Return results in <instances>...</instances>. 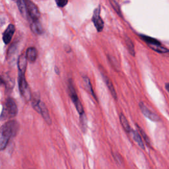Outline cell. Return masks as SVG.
I'll list each match as a JSON object with an SVG mask.
<instances>
[{"instance_id":"obj_1","label":"cell","mask_w":169,"mask_h":169,"mask_svg":"<svg viewBox=\"0 0 169 169\" xmlns=\"http://www.w3.org/2000/svg\"><path fill=\"white\" fill-rule=\"evenodd\" d=\"M19 124L16 121H9L3 124L1 128L0 136V148L4 150L6 148L11 137L16 136L19 130Z\"/></svg>"},{"instance_id":"obj_2","label":"cell","mask_w":169,"mask_h":169,"mask_svg":"<svg viewBox=\"0 0 169 169\" xmlns=\"http://www.w3.org/2000/svg\"><path fill=\"white\" fill-rule=\"evenodd\" d=\"M18 84L21 96L24 98L26 101H30L32 98L31 92L27 83V81L25 79V73L21 72H19Z\"/></svg>"},{"instance_id":"obj_3","label":"cell","mask_w":169,"mask_h":169,"mask_svg":"<svg viewBox=\"0 0 169 169\" xmlns=\"http://www.w3.org/2000/svg\"><path fill=\"white\" fill-rule=\"evenodd\" d=\"M68 88L69 90V95H70L71 98L72 99V101L74 103L75 108H76L78 113L81 115L84 114V109L83 107L82 104H81V101L77 97V95L75 91V89L73 85V83L71 80H69V85H68Z\"/></svg>"},{"instance_id":"obj_4","label":"cell","mask_w":169,"mask_h":169,"mask_svg":"<svg viewBox=\"0 0 169 169\" xmlns=\"http://www.w3.org/2000/svg\"><path fill=\"white\" fill-rule=\"evenodd\" d=\"M25 1L29 17L32 21L38 20L40 17V13L38 7L31 0H25Z\"/></svg>"},{"instance_id":"obj_5","label":"cell","mask_w":169,"mask_h":169,"mask_svg":"<svg viewBox=\"0 0 169 169\" xmlns=\"http://www.w3.org/2000/svg\"><path fill=\"white\" fill-rule=\"evenodd\" d=\"M101 13V7H97L93 13L92 21L94 23V25L96 27L98 32H101L104 28V22L100 15Z\"/></svg>"},{"instance_id":"obj_6","label":"cell","mask_w":169,"mask_h":169,"mask_svg":"<svg viewBox=\"0 0 169 169\" xmlns=\"http://www.w3.org/2000/svg\"><path fill=\"white\" fill-rule=\"evenodd\" d=\"M6 106H5V112L9 115V117H15L18 112L17 104L12 98H8L6 101Z\"/></svg>"},{"instance_id":"obj_7","label":"cell","mask_w":169,"mask_h":169,"mask_svg":"<svg viewBox=\"0 0 169 169\" xmlns=\"http://www.w3.org/2000/svg\"><path fill=\"white\" fill-rule=\"evenodd\" d=\"M139 106L142 110V112L143 113V114L148 119L153 122H159L161 120L159 116L155 113L151 112L143 102H139Z\"/></svg>"},{"instance_id":"obj_8","label":"cell","mask_w":169,"mask_h":169,"mask_svg":"<svg viewBox=\"0 0 169 169\" xmlns=\"http://www.w3.org/2000/svg\"><path fill=\"white\" fill-rule=\"evenodd\" d=\"M15 32V27L12 24H10L7 28L5 29V31L3 34V40L5 44H8L11 42Z\"/></svg>"},{"instance_id":"obj_9","label":"cell","mask_w":169,"mask_h":169,"mask_svg":"<svg viewBox=\"0 0 169 169\" xmlns=\"http://www.w3.org/2000/svg\"><path fill=\"white\" fill-rule=\"evenodd\" d=\"M40 114L42 115V116L43 117L44 120H45L46 123L50 125L52 124V120H51V118L50 116L47 108H46L44 103L42 101H40Z\"/></svg>"},{"instance_id":"obj_10","label":"cell","mask_w":169,"mask_h":169,"mask_svg":"<svg viewBox=\"0 0 169 169\" xmlns=\"http://www.w3.org/2000/svg\"><path fill=\"white\" fill-rule=\"evenodd\" d=\"M27 57L26 55H21L19 57L17 61V66H18L19 72L25 73L27 67Z\"/></svg>"},{"instance_id":"obj_11","label":"cell","mask_w":169,"mask_h":169,"mask_svg":"<svg viewBox=\"0 0 169 169\" xmlns=\"http://www.w3.org/2000/svg\"><path fill=\"white\" fill-rule=\"evenodd\" d=\"M31 31L36 34H42L43 33V28L38 20L32 21L31 22Z\"/></svg>"},{"instance_id":"obj_12","label":"cell","mask_w":169,"mask_h":169,"mask_svg":"<svg viewBox=\"0 0 169 169\" xmlns=\"http://www.w3.org/2000/svg\"><path fill=\"white\" fill-rule=\"evenodd\" d=\"M27 60L31 62H35L37 57V50L34 47H29L27 51L25 54Z\"/></svg>"},{"instance_id":"obj_13","label":"cell","mask_w":169,"mask_h":169,"mask_svg":"<svg viewBox=\"0 0 169 169\" xmlns=\"http://www.w3.org/2000/svg\"><path fill=\"white\" fill-rule=\"evenodd\" d=\"M102 77L104 80V81H105V83L108 87V88L110 92V93H111V95H112L113 98L115 99V100H117V94H116V92L114 89V87L112 85V83L111 82V81H110L106 75H104L102 74Z\"/></svg>"},{"instance_id":"obj_14","label":"cell","mask_w":169,"mask_h":169,"mask_svg":"<svg viewBox=\"0 0 169 169\" xmlns=\"http://www.w3.org/2000/svg\"><path fill=\"white\" fill-rule=\"evenodd\" d=\"M130 133H131L133 139H134V141H135L137 143V145H139V147H140V148H142V149H145L144 143L143 142L142 137L140 135H139V133L136 131H133V130H132Z\"/></svg>"},{"instance_id":"obj_15","label":"cell","mask_w":169,"mask_h":169,"mask_svg":"<svg viewBox=\"0 0 169 169\" xmlns=\"http://www.w3.org/2000/svg\"><path fill=\"white\" fill-rule=\"evenodd\" d=\"M149 47L153 50L154 51L159 52V53L161 54H168L169 53V50L165 48V47H163V46H161V44H151V45H149Z\"/></svg>"},{"instance_id":"obj_16","label":"cell","mask_w":169,"mask_h":169,"mask_svg":"<svg viewBox=\"0 0 169 169\" xmlns=\"http://www.w3.org/2000/svg\"><path fill=\"white\" fill-rule=\"evenodd\" d=\"M120 123H121L122 127H124V129L126 130V132L127 133H130L132 131V129H131L130 126L129 124V122H128L126 118L125 117V116L123 114H120Z\"/></svg>"},{"instance_id":"obj_17","label":"cell","mask_w":169,"mask_h":169,"mask_svg":"<svg viewBox=\"0 0 169 169\" xmlns=\"http://www.w3.org/2000/svg\"><path fill=\"white\" fill-rule=\"evenodd\" d=\"M83 83H84V87H85V88L89 91V93H91V95L94 97L95 98L97 99V97L95 95V92L94 91H93L92 90V85H91V81H90V79L85 76L83 77Z\"/></svg>"},{"instance_id":"obj_18","label":"cell","mask_w":169,"mask_h":169,"mask_svg":"<svg viewBox=\"0 0 169 169\" xmlns=\"http://www.w3.org/2000/svg\"><path fill=\"white\" fill-rule=\"evenodd\" d=\"M140 38L146 42L148 46L149 45H151V44H161V42L159 41H158L157 39L153 38L152 37H150L148 36H145V35H143V34H141L140 35Z\"/></svg>"},{"instance_id":"obj_19","label":"cell","mask_w":169,"mask_h":169,"mask_svg":"<svg viewBox=\"0 0 169 169\" xmlns=\"http://www.w3.org/2000/svg\"><path fill=\"white\" fill-rule=\"evenodd\" d=\"M108 59L110 64H111L112 66L114 67L115 70L117 71V72H120V66L119 63L118 62V61L116 60V58L112 56L108 55Z\"/></svg>"},{"instance_id":"obj_20","label":"cell","mask_w":169,"mask_h":169,"mask_svg":"<svg viewBox=\"0 0 169 169\" xmlns=\"http://www.w3.org/2000/svg\"><path fill=\"white\" fill-rule=\"evenodd\" d=\"M125 40H126V45H127L128 51L130 52V53L131 55L134 56H135V49H134V45L133 44V42L132 41L131 39L128 37H126Z\"/></svg>"},{"instance_id":"obj_21","label":"cell","mask_w":169,"mask_h":169,"mask_svg":"<svg viewBox=\"0 0 169 169\" xmlns=\"http://www.w3.org/2000/svg\"><path fill=\"white\" fill-rule=\"evenodd\" d=\"M2 81H4L5 87L6 89H7V91H10L13 89L14 86V82L10 77H9L8 76H5V79H2Z\"/></svg>"},{"instance_id":"obj_22","label":"cell","mask_w":169,"mask_h":169,"mask_svg":"<svg viewBox=\"0 0 169 169\" xmlns=\"http://www.w3.org/2000/svg\"><path fill=\"white\" fill-rule=\"evenodd\" d=\"M79 121H80V125L81 127V129H82L84 133H85L87 129V119L85 113L80 115Z\"/></svg>"},{"instance_id":"obj_23","label":"cell","mask_w":169,"mask_h":169,"mask_svg":"<svg viewBox=\"0 0 169 169\" xmlns=\"http://www.w3.org/2000/svg\"><path fill=\"white\" fill-rule=\"evenodd\" d=\"M17 46H18V45H17V42H15L14 43H13L10 46V47L7 50V58L12 57L15 54L16 50L17 49Z\"/></svg>"},{"instance_id":"obj_24","label":"cell","mask_w":169,"mask_h":169,"mask_svg":"<svg viewBox=\"0 0 169 169\" xmlns=\"http://www.w3.org/2000/svg\"><path fill=\"white\" fill-rule=\"evenodd\" d=\"M110 4H111V5L112 6L113 9L116 11V12L117 13L120 17H122V15H121V10H120V7L119 6L118 3L116 2L115 0H110Z\"/></svg>"},{"instance_id":"obj_25","label":"cell","mask_w":169,"mask_h":169,"mask_svg":"<svg viewBox=\"0 0 169 169\" xmlns=\"http://www.w3.org/2000/svg\"><path fill=\"white\" fill-rule=\"evenodd\" d=\"M137 127L138 128V130H139V132H140V133L142 134V136H143V137L144 139V140L145 141V142H146V143L148 145H150V140H149V139L147 135L146 134V133H145L144 132V130L142 129V128L141 127H139L138 125H137Z\"/></svg>"},{"instance_id":"obj_26","label":"cell","mask_w":169,"mask_h":169,"mask_svg":"<svg viewBox=\"0 0 169 169\" xmlns=\"http://www.w3.org/2000/svg\"><path fill=\"white\" fill-rule=\"evenodd\" d=\"M57 7L60 8L64 7L68 3V0H55Z\"/></svg>"},{"instance_id":"obj_27","label":"cell","mask_w":169,"mask_h":169,"mask_svg":"<svg viewBox=\"0 0 169 169\" xmlns=\"http://www.w3.org/2000/svg\"><path fill=\"white\" fill-rule=\"evenodd\" d=\"M113 155H114V157L116 162L118 163V165H121L122 162V159L121 158V157L118 153H114Z\"/></svg>"},{"instance_id":"obj_28","label":"cell","mask_w":169,"mask_h":169,"mask_svg":"<svg viewBox=\"0 0 169 169\" xmlns=\"http://www.w3.org/2000/svg\"><path fill=\"white\" fill-rule=\"evenodd\" d=\"M165 88H166L167 91H168V92L169 93V83H167L165 84Z\"/></svg>"},{"instance_id":"obj_29","label":"cell","mask_w":169,"mask_h":169,"mask_svg":"<svg viewBox=\"0 0 169 169\" xmlns=\"http://www.w3.org/2000/svg\"><path fill=\"white\" fill-rule=\"evenodd\" d=\"M55 71H56V73H57V74H59V73H60L59 69H58V68H57V67H55Z\"/></svg>"},{"instance_id":"obj_30","label":"cell","mask_w":169,"mask_h":169,"mask_svg":"<svg viewBox=\"0 0 169 169\" xmlns=\"http://www.w3.org/2000/svg\"><path fill=\"white\" fill-rule=\"evenodd\" d=\"M13 1H14V2H16V1H17V0H13Z\"/></svg>"}]
</instances>
